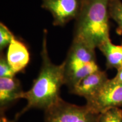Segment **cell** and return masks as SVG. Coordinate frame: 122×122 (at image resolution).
Here are the masks:
<instances>
[{
	"instance_id": "cell-3",
	"label": "cell",
	"mask_w": 122,
	"mask_h": 122,
	"mask_svg": "<svg viewBox=\"0 0 122 122\" xmlns=\"http://www.w3.org/2000/svg\"><path fill=\"white\" fill-rule=\"evenodd\" d=\"M63 63L65 84L70 91L85 76L100 70L96 61L95 49L74 37Z\"/></svg>"
},
{
	"instance_id": "cell-10",
	"label": "cell",
	"mask_w": 122,
	"mask_h": 122,
	"mask_svg": "<svg viewBox=\"0 0 122 122\" xmlns=\"http://www.w3.org/2000/svg\"><path fill=\"white\" fill-rule=\"evenodd\" d=\"M98 48L105 57L107 69L118 70L122 66V44L115 45L109 39L101 44Z\"/></svg>"
},
{
	"instance_id": "cell-14",
	"label": "cell",
	"mask_w": 122,
	"mask_h": 122,
	"mask_svg": "<svg viewBox=\"0 0 122 122\" xmlns=\"http://www.w3.org/2000/svg\"><path fill=\"white\" fill-rule=\"evenodd\" d=\"M15 73L7 61L6 56L4 53L0 57V77H15Z\"/></svg>"
},
{
	"instance_id": "cell-12",
	"label": "cell",
	"mask_w": 122,
	"mask_h": 122,
	"mask_svg": "<svg viewBox=\"0 0 122 122\" xmlns=\"http://www.w3.org/2000/svg\"><path fill=\"white\" fill-rule=\"evenodd\" d=\"M98 122H122V109L112 108L99 114Z\"/></svg>"
},
{
	"instance_id": "cell-2",
	"label": "cell",
	"mask_w": 122,
	"mask_h": 122,
	"mask_svg": "<svg viewBox=\"0 0 122 122\" xmlns=\"http://www.w3.org/2000/svg\"><path fill=\"white\" fill-rule=\"evenodd\" d=\"M110 0H81L76 19L74 38L96 49L110 38Z\"/></svg>"
},
{
	"instance_id": "cell-13",
	"label": "cell",
	"mask_w": 122,
	"mask_h": 122,
	"mask_svg": "<svg viewBox=\"0 0 122 122\" xmlns=\"http://www.w3.org/2000/svg\"><path fill=\"white\" fill-rule=\"evenodd\" d=\"M14 36L6 25L2 22L0 23V50L1 51L9 46Z\"/></svg>"
},
{
	"instance_id": "cell-5",
	"label": "cell",
	"mask_w": 122,
	"mask_h": 122,
	"mask_svg": "<svg viewBox=\"0 0 122 122\" xmlns=\"http://www.w3.org/2000/svg\"><path fill=\"white\" fill-rule=\"evenodd\" d=\"M86 101V106L98 114L112 108L121 107L122 83H115L109 79L97 93Z\"/></svg>"
},
{
	"instance_id": "cell-7",
	"label": "cell",
	"mask_w": 122,
	"mask_h": 122,
	"mask_svg": "<svg viewBox=\"0 0 122 122\" xmlns=\"http://www.w3.org/2000/svg\"><path fill=\"white\" fill-rule=\"evenodd\" d=\"M108 80L106 72L99 70L81 79L71 90V92L87 100L97 93Z\"/></svg>"
},
{
	"instance_id": "cell-4",
	"label": "cell",
	"mask_w": 122,
	"mask_h": 122,
	"mask_svg": "<svg viewBox=\"0 0 122 122\" xmlns=\"http://www.w3.org/2000/svg\"><path fill=\"white\" fill-rule=\"evenodd\" d=\"M98 115L86 105L77 106L62 98L45 110L46 122H98Z\"/></svg>"
},
{
	"instance_id": "cell-8",
	"label": "cell",
	"mask_w": 122,
	"mask_h": 122,
	"mask_svg": "<svg viewBox=\"0 0 122 122\" xmlns=\"http://www.w3.org/2000/svg\"><path fill=\"white\" fill-rule=\"evenodd\" d=\"M6 58L15 74L22 72L30 61V53L22 41L14 37L7 49Z\"/></svg>"
},
{
	"instance_id": "cell-16",
	"label": "cell",
	"mask_w": 122,
	"mask_h": 122,
	"mask_svg": "<svg viewBox=\"0 0 122 122\" xmlns=\"http://www.w3.org/2000/svg\"><path fill=\"white\" fill-rule=\"evenodd\" d=\"M0 122H12L6 118V117H5L4 116L2 115V116L1 115V120H0Z\"/></svg>"
},
{
	"instance_id": "cell-15",
	"label": "cell",
	"mask_w": 122,
	"mask_h": 122,
	"mask_svg": "<svg viewBox=\"0 0 122 122\" xmlns=\"http://www.w3.org/2000/svg\"><path fill=\"white\" fill-rule=\"evenodd\" d=\"M111 80L115 83H122V66L117 70V75Z\"/></svg>"
},
{
	"instance_id": "cell-1",
	"label": "cell",
	"mask_w": 122,
	"mask_h": 122,
	"mask_svg": "<svg viewBox=\"0 0 122 122\" xmlns=\"http://www.w3.org/2000/svg\"><path fill=\"white\" fill-rule=\"evenodd\" d=\"M42 65L37 77L32 87L24 92L22 98L27 101L26 106L16 116V118L31 109L46 110L56 104L61 98V88L65 84L64 64L55 65L51 62L47 47V30L44 32L42 50Z\"/></svg>"
},
{
	"instance_id": "cell-6",
	"label": "cell",
	"mask_w": 122,
	"mask_h": 122,
	"mask_svg": "<svg viewBox=\"0 0 122 122\" xmlns=\"http://www.w3.org/2000/svg\"><path fill=\"white\" fill-rule=\"evenodd\" d=\"M81 6V0H42L41 6L51 13L53 24L63 26L76 19Z\"/></svg>"
},
{
	"instance_id": "cell-9",
	"label": "cell",
	"mask_w": 122,
	"mask_h": 122,
	"mask_svg": "<svg viewBox=\"0 0 122 122\" xmlns=\"http://www.w3.org/2000/svg\"><path fill=\"white\" fill-rule=\"evenodd\" d=\"M24 92L19 80L15 77H0L1 113L11 103L22 99Z\"/></svg>"
},
{
	"instance_id": "cell-11",
	"label": "cell",
	"mask_w": 122,
	"mask_h": 122,
	"mask_svg": "<svg viewBox=\"0 0 122 122\" xmlns=\"http://www.w3.org/2000/svg\"><path fill=\"white\" fill-rule=\"evenodd\" d=\"M110 17L118 25L117 32L122 34V2L121 0H110L109 3Z\"/></svg>"
}]
</instances>
